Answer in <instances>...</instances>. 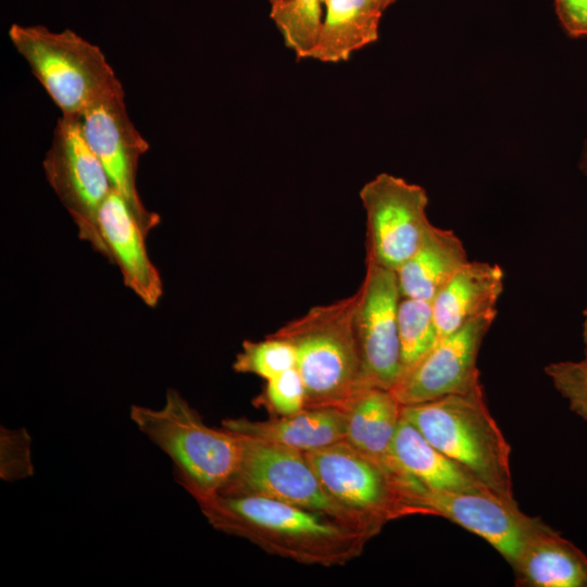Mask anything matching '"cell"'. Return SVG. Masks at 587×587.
Segmentation results:
<instances>
[{
  "label": "cell",
  "instance_id": "1",
  "mask_svg": "<svg viewBox=\"0 0 587 587\" xmlns=\"http://www.w3.org/2000/svg\"><path fill=\"white\" fill-rule=\"evenodd\" d=\"M195 500L214 529L307 565H345L373 538L332 516L262 496L216 494Z\"/></svg>",
  "mask_w": 587,
  "mask_h": 587
},
{
  "label": "cell",
  "instance_id": "2",
  "mask_svg": "<svg viewBox=\"0 0 587 587\" xmlns=\"http://www.w3.org/2000/svg\"><path fill=\"white\" fill-rule=\"evenodd\" d=\"M358 292L328 304L312 307L274 336L296 352V367L305 387V409L345 411L364 389L362 360L354 326Z\"/></svg>",
  "mask_w": 587,
  "mask_h": 587
},
{
  "label": "cell",
  "instance_id": "3",
  "mask_svg": "<svg viewBox=\"0 0 587 587\" xmlns=\"http://www.w3.org/2000/svg\"><path fill=\"white\" fill-rule=\"evenodd\" d=\"M129 417L173 462L177 482L193 498L216 495L236 471L241 438L225 427H211L175 389L160 409L133 404Z\"/></svg>",
  "mask_w": 587,
  "mask_h": 587
},
{
  "label": "cell",
  "instance_id": "4",
  "mask_svg": "<svg viewBox=\"0 0 587 587\" xmlns=\"http://www.w3.org/2000/svg\"><path fill=\"white\" fill-rule=\"evenodd\" d=\"M401 413L480 484L515 500L511 447L488 409L482 386L467 394L403 405Z\"/></svg>",
  "mask_w": 587,
  "mask_h": 587
},
{
  "label": "cell",
  "instance_id": "5",
  "mask_svg": "<svg viewBox=\"0 0 587 587\" xmlns=\"http://www.w3.org/2000/svg\"><path fill=\"white\" fill-rule=\"evenodd\" d=\"M9 38L62 115L80 117L105 93L122 86L102 50L71 29L12 24Z\"/></svg>",
  "mask_w": 587,
  "mask_h": 587
},
{
  "label": "cell",
  "instance_id": "6",
  "mask_svg": "<svg viewBox=\"0 0 587 587\" xmlns=\"http://www.w3.org/2000/svg\"><path fill=\"white\" fill-rule=\"evenodd\" d=\"M304 455L328 495L377 533L391 521L428 515L421 504L425 487L345 441Z\"/></svg>",
  "mask_w": 587,
  "mask_h": 587
},
{
  "label": "cell",
  "instance_id": "7",
  "mask_svg": "<svg viewBox=\"0 0 587 587\" xmlns=\"http://www.w3.org/2000/svg\"><path fill=\"white\" fill-rule=\"evenodd\" d=\"M238 436L240 461L218 494L271 498L332 516L371 537L378 534L328 495L303 452Z\"/></svg>",
  "mask_w": 587,
  "mask_h": 587
},
{
  "label": "cell",
  "instance_id": "8",
  "mask_svg": "<svg viewBox=\"0 0 587 587\" xmlns=\"http://www.w3.org/2000/svg\"><path fill=\"white\" fill-rule=\"evenodd\" d=\"M42 166L47 182L71 215L79 238L101 253L98 214L112 185L84 135L80 117L62 115L58 120Z\"/></svg>",
  "mask_w": 587,
  "mask_h": 587
},
{
  "label": "cell",
  "instance_id": "9",
  "mask_svg": "<svg viewBox=\"0 0 587 587\" xmlns=\"http://www.w3.org/2000/svg\"><path fill=\"white\" fill-rule=\"evenodd\" d=\"M366 214V260L397 271L432 227L425 189L380 173L360 190Z\"/></svg>",
  "mask_w": 587,
  "mask_h": 587
},
{
  "label": "cell",
  "instance_id": "10",
  "mask_svg": "<svg viewBox=\"0 0 587 587\" xmlns=\"http://www.w3.org/2000/svg\"><path fill=\"white\" fill-rule=\"evenodd\" d=\"M122 86L90 104L80 116L84 135L101 161L112 188L128 203L148 235L159 225V214L149 211L140 199L136 178L139 159L148 141L133 124Z\"/></svg>",
  "mask_w": 587,
  "mask_h": 587
},
{
  "label": "cell",
  "instance_id": "11",
  "mask_svg": "<svg viewBox=\"0 0 587 587\" xmlns=\"http://www.w3.org/2000/svg\"><path fill=\"white\" fill-rule=\"evenodd\" d=\"M496 316L497 309L439 338L390 389L396 400L412 405L480 387L478 352Z\"/></svg>",
  "mask_w": 587,
  "mask_h": 587
},
{
  "label": "cell",
  "instance_id": "12",
  "mask_svg": "<svg viewBox=\"0 0 587 587\" xmlns=\"http://www.w3.org/2000/svg\"><path fill=\"white\" fill-rule=\"evenodd\" d=\"M357 292L354 326L365 383L369 387L390 390L401 369L398 333L401 296L396 271L366 260L365 275Z\"/></svg>",
  "mask_w": 587,
  "mask_h": 587
},
{
  "label": "cell",
  "instance_id": "13",
  "mask_svg": "<svg viewBox=\"0 0 587 587\" xmlns=\"http://www.w3.org/2000/svg\"><path fill=\"white\" fill-rule=\"evenodd\" d=\"M421 504L428 515L440 516L477 535L512 566L528 539L546 523L525 514L516 500L485 488L469 491L425 490Z\"/></svg>",
  "mask_w": 587,
  "mask_h": 587
},
{
  "label": "cell",
  "instance_id": "14",
  "mask_svg": "<svg viewBox=\"0 0 587 587\" xmlns=\"http://www.w3.org/2000/svg\"><path fill=\"white\" fill-rule=\"evenodd\" d=\"M101 254L120 268L126 287L154 308L163 294L161 276L149 259L143 228L126 200L112 188L98 214Z\"/></svg>",
  "mask_w": 587,
  "mask_h": 587
},
{
  "label": "cell",
  "instance_id": "15",
  "mask_svg": "<svg viewBox=\"0 0 587 587\" xmlns=\"http://www.w3.org/2000/svg\"><path fill=\"white\" fill-rule=\"evenodd\" d=\"M503 287L504 273L498 264L469 260L432 300L438 339L496 310Z\"/></svg>",
  "mask_w": 587,
  "mask_h": 587
},
{
  "label": "cell",
  "instance_id": "16",
  "mask_svg": "<svg viewBox=\"0 0 587 587\" xmlns=\"http://www.w3.org/2000/svg\"><path fill=\"white\" fill-rule=\"evenodd\" d=\"M222 426L243 437L304 453L344 441L346 414L339 409L314 408L266 421L230 417L223 420Z\"/></svg>",
  "mask_w": 587,
  "mask_h": 587
},
{
  "label": "cell",
  "instance_id": "17",
  "mask_svg": "<svg viewBox=\"0 0 587 587\" xmlns=\"http://www.w3.org/2000/svg\"><path fill=\"white\" fill-rule=\"evenodd\" d=\"M511 567L517 586L587 587V555L548 524L528 539Z\"/></svg>",
  "mask_w": 587,
  "mask_h": 587
},
{
  "label": "cell",
  "instance_id": "18",
  "mask_svg": "<svg viewBox=\"0 0 587 587\" xmlns=\"http://www.w3.org/2000/svg\"><path fill=\"white\" fill-rule=\"evenodd\" d=\"M401 408L390 390L364 389L345 410L344 441L391 472L409 477L399 469L392 453Z\"/></svg>",
  "mask_w": 587,
  "mask_h": 587
},
{
  "label": "cell",
  "instance_id": "19",
  "mask_svg": "<svg viewBox=\"0 0 587 587\" xmlns=\"http://www.w3.org/2000/svg\"><path fill=\"white\" fill-rule=\"evenodd\" d=\"M392 453L399 469L427 490L469 491L487 488L433 446L402 413L394 438Z\"/></svg>",
  "mask_w": 587,
  "mask_h": 587
},
{
  "label": "cell",
  "instance_id": "20",
  "mask_svg": "<svg viewBox=\"0 0 587 587\" xmlns=\"http://www.w3.org/2000/svg\"><path fill=\"white\" fill-rule=\"evenodd\" d=\"M469 261L453 230L432 225L414 253L396 271L401 298L430 301Z\"/></svg>",
  "mask_w": 587,
  "mask_h": 587
},
{
  "label": "cell",
  "instance_id": "21",
  "mask_svg": "<svg viewBox=\"0 0 587 587\" xmlns=\"http://www.w3.org/2000/svg\"><path fill=\"white\" fill-rule=\"evenodd\" d=\"M386 9L382 0H327L312 59L344 61L353 51L376 41Z\"/></svg>",
  "mask_w": 587,
  "mask_h": 587
},
{
  "label": "cell",
  "instance_id": "22",
  "mask_svg": "<svg viewBox=\"0 0 587 587\" xmlns=\"http://www.w3.org/2000/svg\"><path fill=\"white\" fill-rule=\"evenodd\" d=\"M327 0H285L271 7V18L298 59L312 58Z\"/></svg>",
  "mask_w": 587,
  "mask_h": 587
},
{
  "label": "cell",
  "instance_id": "23",
  "mask_svg": "<svg viewBox=\"0 0 587 587\" xmlns=\"http://www.w3.org/2000/svg\"><path fill=\"white\" fill-rule=\"evenodd\" d=\"M398 333L401 355L400 377L415 365L438 340L432 302L401 298L398 305Z\"/></svg>",
  "mask_w": 587,
  "mask_h": 587
},
{
  "label": "cell",
  "instance_id": "24",
  "mask_svg": "<svg viewBox=\"0 0 587 587\" xmlns=\"http://www.w3.org/2000/svg\"><path fill=\"white\" fill-rule=\"evenodd\" d=\"M296 363L292 346L271 334L263 340H245L232 367L237 373L253 374L267 380L295 367Z\"/></svg>",
  "mask_w": 587,
  "mask_h": 587
},
{
  "label": "cell",
  "instance_id": "25",
  "mask_svg": "<svg viewBox=\"0 0 587 587\" xmlns=\"http://www.w3.org/2000/svg\"><path fill=\"white\" fill-rule=\"evenodd\" d=\"M545 373L570 410L587 421V355L580 361L550 363L545 366Z\"/></svg>",
  "mask_w": 587,
  "mask_h": 587
},
{
  "label": "cell",
  "instance_id": "26",
  "mask_svg": "<svg viewBox=\"0 0 587 587\" xmlns=\"http://www.w3.org/2000/svg\"><path fill=\"white\" fill-rule=\"evenodd\" d=\"M259 402L278 416L297 414L305 409V387L295 366L266 380Z\"/></svg>",
  "mask_w": 587,
  "mask_h": 587
},
{
  "label": "cell",
  "instance_id": "27",
  "mask_svg": "<svg viewBox=\"0 0 587 587\" xmlns=\"http://www.w3.org/2000/svg\"><path fill=\"white\" fill-rule=\"evenodd\" d=\"M32 438L25 428H0V477L15 482L34 474Z\"/></svg>",
  "mask_w": 587,
  "mask_h": 587
},
{
  "label": "cell",
  "instance_id": "28",
  "mask_svg": "<svg viewBox=\"0 0 587 587\" xmlns=\"http://www.w3.org/2000/svg\"><path fill=\"white\" fill-rule=\"evenodd\" d=\"M563 29L572 37H587V0H554Z\"/></svg>",
  "mask_w": 587,
  "mask_h": 587
},
{
  "label": "cell",
  "instance_id": "29",
  "mask_svg": "<svg viewBox=\"0 0 587 587\" xmlns=\"http://www.w3.org/2000/svg\"><path fill=\"white\" fill-rule=\"evenodd\" d=\"M579 168L582 173L587 178V139L584 142L580 159H579Z\"/></svg>",
  "mask_w": 587,
  "mask_h": 587
},
{
  "label": "cell",
  "instance_id": "30",
  "mask_svg": "<svg viewBox=\"0 0 587 587\" xmlns=\"http://www.w3.org/2000/svg\"><path fill=\"white\" fill-rule=\"evenodd\" d=\"M582 337L584 344V352L587 355V307L583 312V326H582Z\"/></svg>",
  "mask_w": 587,
  "mask_h": 587
},
{
  "label": "cell",
  "instance_id": "31",
  "mask_svg": "<svg viewBox=\"0 0 587 587\" xmlns=\"http://www.w3.org/2000/svg\"><path fill=\"white\" fill-rule=\"evenodd\" d=\"M267 1L270 2L271 7H273V5H276V4H278V3H280V2H283L285 0H267Z\"/></svg>",
  "mask_w": 587,
  "mask_h": 587
},
{
  "label": "cell",
  "instance_id": "32",
  "mask_svg": "<svg viewBox=\"0 0 587 587\" xmlns=\"http://www.w3.org/2000/svg\"><path fill=\"white\" fill-rule=\"evenodd\" d=\"M384 5L388 8L390 4H392L396 0H382Z\"/></svg>",
  "mask_w": 587,
  "mask_h": 587
}]
</instances>
